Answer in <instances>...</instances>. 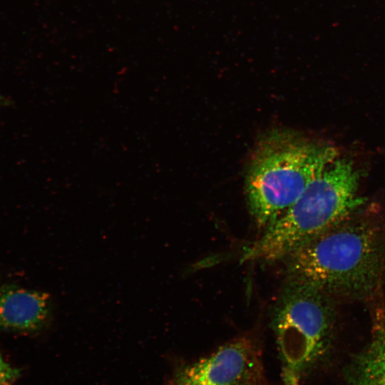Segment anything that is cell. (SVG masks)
Returning a JSON list of instances; mask_svg holds the SVG:
<instances>
[{
	"mask_svg": "<svg viewBox=\"0 0 385 385\" xmlns=\"http://www.w3.org/2000/svg\"><path fill=\"white\" fill-rule=\"evenodd\" d=\"M334 322L329 295L288 279L272 322L283 385H301L321 365L332 343Z\"/></svg>",
	"mask_w": 385,
	"mask_h": 385,
	"instance_id": "4",
	"label": "cell"
},
{
	"mask_svg": "<svg viewBox=\"0 0 385 385\" xmlns=\"http://www.w3.org/2000/svg\"><path fill=\"white\" fill-rule=\"evenodd\" d=\"M260 385H265V382H263V383H262V384H260Z\"/></svg>",
	"mask_w": 385,
	"mask_h": 385,
	"instance_id": "10",
	"label": "cell"
},
{
	"mask_svg": "<svg viewBox=\"0 0 385 385\" xmlns=\"http://www.w3.org/2000/svg\"><path fill=\"white\" fill-rule=\"evenodd\" d=\"M348 385H385V314L377 313L371 336L347 373Z\"/></svg>",
	"mask_w": 385,
	"mask_h": 385,
	"instance_id": "7",
	"label": "cell"
},
{
	"mask_svg": "<svg viewBox=\"0 0 385 385\" xmlns=\"http://www.w3.org/2000/svg\"><path fill=\"white\" fill-rule=\"evenodd\" d=\"M263 382L260 348L252 339L242 337L197 361L180 365L167 385H260Z\"/></svg>",
	"mask_w": 385,
	"mask_h": 385,
	"instance_id": "5",
	"label": "cell"
},
{
	"mask_svg": "<svg viewBox=\"0 0 385 385\" xmlns=\"http://www.w3.org/2000/svg\"><path fill=\"white\" fill-rule=\"evenodd\" d=\"M19 376V370L9 364L0 352V385H13Z\"/></svg>",
	"mask_w": 385,
	"mask_h": 385,
	"instance_id": "8",
	"label": "cell"
},
{
	"mask_svg": "<svg viewBox=\"0 0 385 385\" xmlns=\"http://www.w3.org/2000/svg\"><path fill=\"white\" fill-rule=\"evenodd\" d=\"M360 180V170L351 160L337 158L245 250L242 261L272 262L286 258L354 215L366 200L359 195Z\"/></svg>",
	"mask_w": 385,
	"mask_h": 385,
	"instance_id": "3",
	"label": "cell"
},
{
	"mask_svg": "<svg viewBox=\"0 0 385 385\" xmlns=\"http://www.w3.org/2000/svg\"><path fill=\"white\" fill-rule=\"evenodd\" d=\"M3 103H4V98H2V96L0 94V104H2Z\"/></svg>",
	"mask_w": 385,
	"mask_h": 385,
	"instance_id": "9",
	"label": "cell"
},
{
	"mask_svg": "<svg viewBox=\"0 0 385 385\" xmlns=\"http://www.w3.org/2000/svg\"><path fill=\"white\" fill-rule=\"evenodd\" d=\"M352 215L287 256L288 279L330 297H371L385 276V228Z\"/></svg>",
	"mask_w": 385,
	"mask_h": 385,
	"instance_id": "1",
	"label": "cell"
},
{
	"mask_svg": "<svg viewBox=\"0 0 385 385\" xmlns=\"http://www.w3.org/2000/svg\"><path fill=\"white\" fill-rule=\"evenodd\" d=\"M333 145L288 130H275L256 145L245 175L250 213L263 231L295 202L337 158Z\"/></svg>",
	"mask_w": 385,
	"mask_h": 385,
	"instance_id": "2",
	"label": "cell"
},
{
	"mask_svg": "<svg viewBox=\"0 0 385 385\" xmlns=\"http://www.w3.org/2000/svg\"><path fill=\"white\" fill-rule=\"evenodd\" d=\"M48 294L14 284L0 285V330L36 333L51 324Z\"/></svg>",
	"mask_w": 385,
	"mask_h": 385,
	"instance_id": "6",
	"label": "cell"
}]
</instances>
